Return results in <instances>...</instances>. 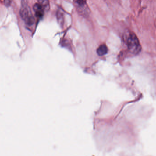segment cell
I'll return each instance as SVG.
<instances>
[{
    "label": "cell",
    "instance_id": "7a4b0ae2",
    "mask_svg": "<svg viewBox=\"0 0 156 156\" xmlns=\"http://www.w3.org/2000/svg\"><path fill=\"white\" fill-rule=\"evenodd\" d=\"M127 47L131 53L137 54L141 50L140 42L135 34L131 33L127 38Z\"/></svg>",
    "mask_w": 156,
    "mask_h": 156
},
{
    "label": "cell",
    "instance_id": "6da1fadb",
    "mask_svg": "<svg viewBox=\"0 0 156 156\" xmlns=\"http://www.w3.org/2000/svg\"><path fill=\"white\" fill-rule=\"evenodd\" d=\"M20 14L22 19L26 24L28 26H32L34 23V18L32 14L30 7L26 3V2H22V6L20 10Z\"/></svg>",
    "mask_w": 156,
    "mask_h": 156
},
{
    "label": "cell",
    "instance_id": "5b68a950",
    "mask_svg": "<svg viewBox=\"0 0 156 156\" xmlns=\"http://www.w3.org/2000/svg\"><path fill=\"white\" fill-rule=\"evenodd\" d=\"M39 3L42 5L44 10L48 11L49 9V3L48 1H40Z\"/></svg>",
    "mask_w": 156,
    "mask_h": 156
},
{
    "label": "cell",
    "instance_id": "277c9868",
    "mask_svg": "<svg viewBox=\"0 0 156 156\" xmlns=\"http://www.w3.org/2000/svg\"><path fill=\"white\" fill-rule=\"evenodd\" d=\"M108 52V48L106 45L102 44L98 47L97 49V53L100 56H103L107 54Z\"/></svg>",
    "mask_w": 156,
    "mask_h": 156
},
{
    "label": "cell",
    "instance_id": "8992f818",
    "mask_svg": "<svg viewBox=\"0 0 156 156\" xmlns=\"http://www.w3.org/2000/svg\"><path fill=\"white\" fill-rule=\"evenodd\" d=\"M58 19V21L60 22V24L63 23V19H64V16L63 14L61 12H58L57 14Z\"/></svg>",
    "mask_w": 156,
    "mask_h": 156
},
{
    "label": "cell",
    "instance_id": "3957f363",
    "mask_svg": "<svg viewBox=\"0 0 156 156\" xmlns=\"http://www.w3.org/2000/svg\"><path fill=\"white\" fill-rule=\"evenodd\" d=\"M33 9L37 17H42L44 16V9L40 3H36L34 4Z\"/></svg>",
    "mask_w": 156,
    "mask_h": 156
}]
</instances>
